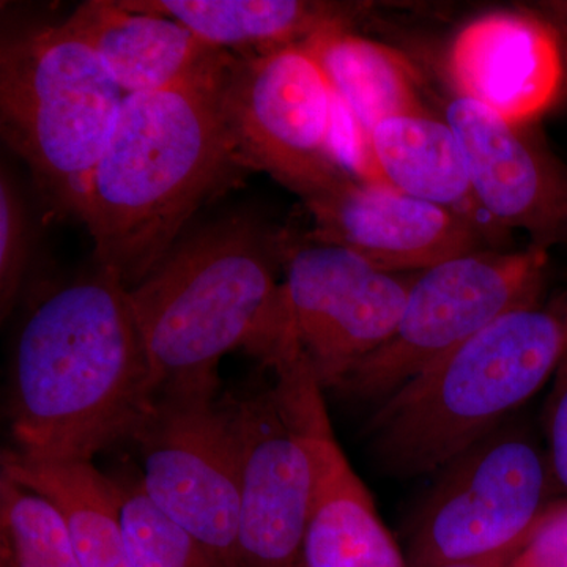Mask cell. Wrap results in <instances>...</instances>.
<instances>
[{"label":"cell","mask_w":567,"mask_h":567,"mask_svg":"<svg viewBox=\"0 0 567 567\" xmlns=\"http://www.w3.org/2000/svg\"><path fill=\"white\" fill-rule=\"evenodd\" d=\"M151 369L130 290L100 270L54 287L25 317L11 364V453L92 464L151 412Z\"/></svg>","instance_id":"6da1fadb"},{"label":"cell","mask_w":567,"mask_h":567,"mask_svg":"<svg viewBox=\"0 0 567 567\" xmlns=\"http://www.w3.org/2000/svg\"><path fill=\"white\" fill-rule=\"evenodd\" d=\"M224 66L164 91L126 95L122 104L81 221L95 245V267L128 290L181 240L194 213L249 171L224 121Z\"/></svg>","instance_id":"7a4b0ae2"},{"label":"cell","mask_w":567,"mask_h":567,"mask_svg":"<svg viewBox=\"0 0 567 567\" xmlns=\"http://www.w3.org/2000/svg\"><path fill=\"white\" fill-rule=\"evenodd\" d=\"M282 246L284 233L237 213L182 237L130 290L153 402L219 393V361L248 344L278 298Z\"/></svg>","instance_id":"3957f363"},{"label":"cell","mask_w":567,"mask_h":567,"mask_svg":"<svg viewBox=\"0 0 567 567\" xmlns=\"http://www.w3.org/2000/svg\"><path fill=\"white\" fill-rule=\"evenodd\" d=\"M567 352V300L495 322L380 402L365 424L377 465L395 477L450 464L547 382Z\"/></svg>","instance_id":"277c9868"},{"label":"cell","mask_w":567,"mask_h":567,"mask_svg":"<svg viewBox=\"0 0 567 567\" xmlns=\"http://www.w3.org/2000/svg\"><path fill=\"white\" fill-rule=\"evenodd\" d=\"M125 99L100 55L62 22L3 32L0 128L54 213L81 219Z\"/></svg>","instance_id":"5b68a950"},{"label":"cell","mask_w":567,"mask_h":567,"mask_svg":"<svg viewBox=\"0 0 567 567\" xmlns=\"http://www.w3.org/2000/svg\"><path fill=\"white\" fill-rule=\"evenodd\" d=\"M278 300L244 347L268 369L303 361L331 390L394 333L417 274L375 267L341 246L284 234Z\"/></svg>","instance_id":"8992f818"},{"label":"cell","mask_w":567,"mask_h":567,"mask_svg":"<svg viewBox=\"0 0 567 567\" xmlns=\"http://www.w3.org/2000/svg\"><path fill=\"white\" fill-rule=\"evenodd\" d=\"M547 251L481 249L420 271L385 344L331 391L383 402L498 317L540 303Z\"/></svg>","instance_id":"52a82bcc"},{"label":"cell","mask_w":567,"mask_h":567,"mask_svg":"<svg viewBox=\"0 0 567 567\" xmlns=\"http://www.w3.org/2000/svg\"><path fill=\"white\" fill-rule=\"evenodd\" d=\"M224 121L249 171H262L301 199L349 175L341 103L301 44L262 55L230 54L223 70Z\"/></svg>","instance_id":"ba28073f"},{"label":"cell","mask_w":567,"mask_h":567,"mask_svg":"<svg viewBox=\"0 0 567 567\" xmlns=\"http://www.w3.org/2000/svg\"><path fill=\"white\" fill-rule=\"evenodd\" d=\"M559 495L546 451L524 425L499 424L443 466L413 518L406 567H445L528 535Z\"/></svg>","instance_id":"9c48e42d"},{"label":"cell","mask_w":567,"mask_h":567,"mask_svg":"<svg viewBox=\"0 0 567 567\" xmlns=\"http://www.w3.org/2000/svg\"><path fill=\"white\" fill-rule=\"evenodd\" d=\"M132 440L153 505L204 547L215 567L238 566L241 451L230 395H166Z\"/></svg>","instance_id":"30bf717a"},{"label":"cell","mask_w":567,"mask_h":567,"mask_svg":"<svg viewBox=\"0 0 567 567\" xmlns=\"http://www.w3.org/2000/svg\"><path fill=\"white\" fill-rule=\"evenodd\" d=\"M445 118L488 223L528 234L529 246L543 251L567 244V166L533 123L506 121L461 95L446 104Z\"/></svg>","instance_id":"8fae6325"},{"label":"cell","mask_w":567,"mask_h":567,"mask_svg":"<svg viewBox=\"0 0 567 567\" xmlns=\"http://www.w3.org/2000/svg\"><path fill=\"white\" fill-rule=\"evenodd\" d=\"M233 401L241 451L238 566L306 567L311 466L275 382Z\"/></svg>","instance_id":"7c38bea8"},{"label":"cell","mask_w":567,"mask_h":567,"mask_svg":"<svg viewBox=\"0 0 567 567\" xmlns=\"http://www.w3.org/2000/svg\"><path fill=\"white\" fill-rule=\"evenodd\" d=\"M274 375L311 466L306 567H406L372 496L334 439L315 374L308 365L295 364Z\"/></svg>","instance_id":"4fadbf2b"},{"label":"cell","mask_w":567,"mask_h":567,"mask_svg":"<svg viewBox=\"0 0 567 567\" xmlns=\"http://www.w3.org/2000/svg\"><path fill=\"white\" fill-rule=\"evenodd\" d=\"M303 203L312 219L309 238L385 271L416 274L486 249L487 230L466 216L352 174Z\"/></svg>","instance_id":"5bb4252c"},{"label":"cell","mask_w":567,"mask_h":567,"mask_svg":"<svg viewBox=\"0 0 567 567\" xmlns=\"http://www.w3.org/2000/svg\"><path fill=\"white\" fill-rule=\"evenodd\" d=\"M458 95L516 123H535L563 91L565 50L550 21L492 13L465 25L447 58Z\"/></svg>","instance_id":"9a60e30c"},{"label":"cell","mask_w":567,"mask_h":567,"mask_svg":"<svg viewBox=\"0 0 567 567\" xmlns=\"http://www.w3.org/2000/svg\"><path fill=\"white\" fill-rule=\"evenodd\" d=\"M62 24L100 55L125 95L212 76L230 58L173 18L128 9L121 0H89Z\"/></svg>","instance_id":"2e32d148"},{"label":"cell","mask_w":567,"mask_h":567,"mask_svg":"<svg viewBox=\"0 0 567 567\" xmlns=\"http://www.w3.org/2000/svg\"><path fill=\"white\" fill-rule=\"evenodd\" d=\"M361 178L385 183L416 199L466 216L486 230L502 233L488 223L473 196L456 133L446 118L429 111L393 115L377 123L365 137Z\"/></svg>","instance_id":"e0dca14e"},{"label":"cell","mask_w":567,"mask_h":567,"mask_svg":"<svg viewBox=\"0 0 567 567\" xmlns=\"http://www.w3.org/2000/svg\"><path fill=\"white\" fill-rule=\"evenodd\" d=\"M123 6L173 18L216 50L262 55L305 43L323 29L352 28L361 2L315 0H121Z\"/></svg>","instance_id":"ac0fdd59"},{"label":"cell","mask_w":567,"mask_h":567,"mask_svg":"<svg viewBox=\"0 0 567 567\" xmlns=\"http://www.w3.org/2000/svg\"><path fill=\"white\" fill-rule=\"evenodd\" d=\"M303 44L349 115L364 173L365 137L377 123L393 115L427 111L421 100L420 78L401 52L358 35L352 28L323 29Z\"/></svg>","instance_id":"d6986e66"},{"label":"cell","mask_w":567,"mask_h":567,"mask_svg":"<svg viewBox=\"0 0 567 567\" xmlns=\"http://www.w3.org/2000/svg\"><path fill=\"white\" fill-rule=\"evenodd\" d=\"M2 475L62 511L84 567H137L123 535L114 480L93 464H37L3 451Z\"/></svg>","instance_id":"ffe728a7"},{"label":"cell","mask_w":567,"mask_h":567,"mask_svg":"<svg viewBox=\"0 0 567 567\" xmlns=\"http://www.w3.org/2000/svg\"><path fill=\"white\" fill-rule=\"evenodd\" d=\"M2 567H84L59 506L40 492L0 476Z\"/></svg>","instance_id":"44dd1931"},{"label":"cell","mask_w":567,"mask_h":567,"mask_svg":"<svg viewBox=\"0 0 567 567\" xmlns=\"http://www.w3.org/2000/svg\"><path fill=\"white\" fill-rule=\"evenodd\" d=\"M112 480L123 535L137 567H215L204 547L153 505L140 477Z\"/></svg>","instance_id":"7402d4cb"},{"label":"cell","mask_w":567,"mask_h":567,"mask_svg":"<svg viewBox=\"0 0 567 567\" xmlns=\"http://www.w3.org/2000/svg\"><path fill=\"white\" fill-rule=\"evenodd\" d=\"M32 230L28 207L10 174H0V317L9 319L17 306L29 264Z\"/></svg>","instance_id":"603a6c76"},{"label":"cell","mask_w":567,"mask_h":567,"mask_svg":"<svg viewBox=\"0 0 567 567\" xmlns=\"http://www.w3.org/2000/svg\"><path fill=\"white\" fill-rule=\"evenodd\" d=\"M547 458L559 494L567 498V352L554 372V385L544 409Z\"/></svg>","instance_id":"cb8c5ba5"},{"label":"cell","mask_w":567,"mask_h":567,"mask_svg":"<svg viewBox=\"0 0 567 567\" xmlns=\"http://www.w3.org/2000/svg\"><path fill=\"white\" fill-rule=\"evenodd\" d=\"M513 567H567V498L544 514Z\"/></svg>","instance_id":"d4e9b609"},{"label":"cell","mask_w":567,"mask_h":567,"mask_svg":"<svg viewBox=\"0 0 567 567\" xmlns=\"http://www.w3.org/2000/svg\"><path fill=\"white\" fill-rule=\"evenodd\" d=\"M537 525L528 533V535L522 536L520 539L514 540L509 546L503 547L502 550L495 551V554L486 555V557L468 559V561L456 563V565L445 567H513V563L516 561L517 555L520 554L522 548L527 546L528 540L532 539Z\"/></svg>","instance_id":"484cf974"},{"label":"cell","mask_w":567,"mask_h":567,"mask_svg":"<svg viewBox=\"0 0 567 567\" xmlns=\"http://www.w3.org/2000/svg\"><path fill=\"white\" fill-rule=\"evenodd\" d=\"M548 21L557 29L563 50L567 54V2H554L548 7ZM567 63V58H566Z\"/></svg>","instance_id":"4316f807"}]
</instances>
